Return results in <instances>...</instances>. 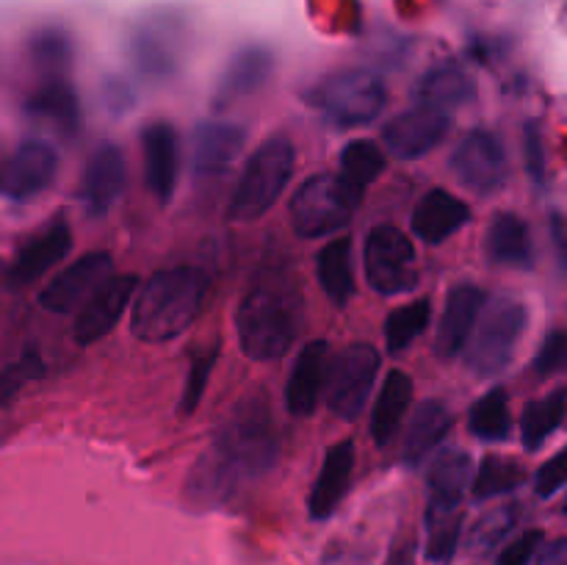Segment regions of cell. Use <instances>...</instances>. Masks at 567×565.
<instances>
[{
  "label": "cell",
  "instance_id": "obj_1",
  "mask_svg": "<svg viewBox=\"0 0 567 565\" xmlns=\"http://www.w3.org/2000/svg\"><path fill=\"white\" fill-rule=\"evenodd\" d=\"M305 325V299L288 264H260L244 297L238 299L236 330L244 355L277 360L293 347Z\"/></svg>",
  "mask_w": 567,
  "mask_h": 565
},
{
  "label": "cell",
  "instance_id": "obj_2",
  "mask_svg": "<svg viewBox=\"0 0 567 565\" xmlns=\"http://www.w3.org/2000/svg\"><path fill=\"white\" fill-rule=\"evenodd\" d=\"M208 294V277L194 266L155 271L138 291L131 332L144 343H166L194 325Z\"/></svg>",
  "mask_w": 567,
  "mask_h": 565
},
{
  "label": "cell",
  "instance_id": "obj_3",
  "mask_svg": "<svg viewBox=\"0 0 567 565\" xmlns=\"http://www.w3.org/2000/svg\"><path fill=\"white\" fill-rule=\"evenodd\" d=\"M208 446H214L244 482L266 474L280 458V432L266 399L249 397L238 402Z\"/></svg>",
  "mask_w": 567,
  "mask_h": 565
},
{
  "label": "cell",
  "instance_id": "obj_4",
  "mask_svg": "<svg viewBox=\"0 0 567 565\" xmlns=\"http://www.w3.org/2000/svg\"><path fill=\"white\" fill-rule=\"evenodd\" d=\"M293 175V144L288 136H269L244 164L241 177L236 183L227 219L255 222L275 208L277 199L286 192Z\"/></svg>",
  "mask_w": 567,
  "mask_h": 565
},
{
  "label": "cell",
  "instance_id": "obj_5",
  "mask_svg": "<svg viewBox=\"0 0 567 565\" xmlns=\"http://www.w3.org/2000/svg\"><path fill=\"white\" fill-rule=\"evenodd\" d=\"M360 188L343 175L308 177L291 197V227L299 238H324L343 230L360 205Z\"/></svg>",
  "mask_w": 567,
  "mask_h": 565
},
{
  "label": "cell",
  "instance_id": "obj_6",
  "mask_svg": "<svg viewBox=\"0 0 567 565\" xmlns=\"http://www.w3.org/2000/svg\"><path fill=\"white\" fill-rule=\"evenodd\" d=\"M385 100V83L371 70H360V66L332 72L313 92L316 109L338 127L369 125L382 114Z\"/></svg>",
  "mask_w": 567,
  "mask_h": 565
},
{
  "label": "cell",
  "instance_id": "obj_7",
  "mask_svg": "<svg viewBox=\"0 0 567 565\" xmlns=\"http://www.w3.org/2000/svg\"><path fill=\"white\" fill-rule=\"evenodd\" d=\"M526 327V308L513 297H493L482 308L468 341V366L474 374L493 377L513 360Z\"/></svg>",
  "mask_w": 567,
  "mask_h": 565
},
{
  "label": "cell",
  "instance_id": "obj_8",
  "mask_svg": "<svg viewBox=\"0 0 567 565\" xmlns=\"http://www.w3.org/2000/svg\"><path fill=\"white\" fill-rule=\"evenodd\" d=\"M365 277L369 286L382 297L408 294L419 286V260L415 247L393 225H377L365 238Z\"/></svg>",
  "mask_w": 567,
  "mask_h": 565
},
{
  "label": "cell",
  "instance_id": "obj_9",
  "mask_svg": "<svg viewBox=\"0 0 567 565\" xmlns=\"http://www.w3.org/2000/svg\"><path fill=\"white\" fill-rule=\"evenodd\" d=\"M380 374V352L371 343H352L330 363L327 374V408L341 421H354L369 404Z\"/></svg>",
  "mask_w": 567,
  "mask_h": 565
},
{
  "label": "cell",
  "instance_id": "obj_10",
  "mask_svg": "<svg viewBox=\"0 0 567 565\" xmlns=\"http://www.w3.org/2000/svg\"><path fill=\"white\" fill-rule=\"evenodd\" d=\"M186 50V25L175 14H150L133 28L127 53L147 78H172Z\"/></svg>",
  "mask_w": 567,
  "mask_h": 565
},
{
  "label": "cell",
  "instance_id": "obj_11",
  "mask_svg": "<svg viewBox=\"0 0 567 565\" xmlns=\"http://www.w3.org/2000/svg\"><path fill=\"white\" fill-rule=\"evenodd\" d=\"M452 172L465 188L491 197L507 183V153L496 133L476 127L468 131L452 153Z\"/></svg>",
  "mask_w": 567,
  "mask_h": 565
},
{
  "label": "cell",
  "instance_id": "obj_12",
  "mask_svg": "<svg viewBox=\"0 0 567 565\" xmlns=\"http://www.w3.org/2000/svg\"><path fill=\"white\" fill-rule=\"evenodd\" d=\"M114 275V260L109 253H89L83 258L72 260L66 269H61L48 286L39 291V305L50 314H72L83 308L86 299Z\"/></svg>",
  "mask_w": 567,
  "mask_h": 565
},
{
  "label": "cell",
  "instance_id": "obj_13",
  "mask_svg": "<svg viewBox=\"0 0 567 565\" xmlns=\"http://www.w3.org/2000/svg\"><path fill=\"white\" fill-rule=\"evenodd\" d=\"M449 127H452L449 111L432 109V105H413L382 127V142H385L388 153L396 155L399 161H415L432 153L446 138Z\"/></svg>",
  "mask_w": 567,
  "mask_h": 565
},
{
  "label": "cell",
  "instance_id": "obj_14",
  "mask_svg": "<svg viewBox=\"0 0 567 565\" xmlns=\"http://www.w3.org/2000/svg\"><path fill=\"white\" fill-rule=\"evenodd\" d=\"M55 172L59 153L42 138H25L3 164L0 192L11 199H31L55 181Z\"/></svg>",
  "mask_w": 567,
  "mask_h": 565
},
{
  "label": "cell",
  "instance_id": "obj_15",
  "mask_svg": "<svg viewBox=\"0 0 567 565\" xmlns=\"http://www.w3.org/2000/svg\"><path fill=\"white\" fill-rule=\"evenodd\" d=\"M127 183V164L125 155L116 144H97L94 153L89 155L86 166H83L81 186H78V197H81L83 208L92 216H103L120 203L122 192Z\"/></svg>",
  "mask_w": 567,
  "mask_h": 565
},
{
  "label": "cell",
  "instance_id": "obj_16",
  "mask_svg": "<svg viewBox=\"0 0 567 565\" xmlns=\"http://www.w3.org/2000/svg\"><path fill=\"white\" fill-rule=\"evenodd\" d=\"M136 286V275H111L78 310L75 341L81 347H89V343H97L100 338L109 336L131 305Z\"/></svg>",
  "mask_w": 567,
  "mask_h": 565
},
{
  "label": "cell",
  "instance_id": "obj_17",
  "mask_svg": "<svg viewBox=\"0 0 567 565\" xmlns=\"http://www.w3.org/2000/svg\"><path fill=\"white\" fill-rule=\"evenodd\" d=\"M142 161L147 192L161 205H166L172 199V194H175L177 172H181V142H177V131L169 122L158 120L144 125Z\"/></svg>",
  "mask_w": 567,
  "mask_h": 565
},
{
  "label": "cell",
  "instance_id": "obj_18",
  "mask_svg": "<svg viewBox=\"0 0 567 565\" xmlns=\"http://www.w3.org/2000/svg\"><path fill=\"white\" fill-rule=\"evenodd\" d=\"M485 308V294L474 282H460L449 291L441 314V327L435 336V352L441 358H457L468 347L474 327Z\"/></svg>",
  "mask_w": 567,
  "mask_h": 565
},
{
  "label": "cell",
  "instance_id": "obj_19",
  "mask_svg": "<svg viewBox=\"0 0 567 565\" xmlns=\"http://www.w3.org/2000/svg\"><path fill=\"white\" fill-rule=\"evenodd\" d=\"M72 249V230L64 219H55L44 227L42 233H37L33 238H28L25 244L17 253L14 264L9 269V282L11 286H31L39 277L48 275L53 266H59L61 260L70 255Z\"/></svg>",
  "mask_w": 567,
  "mask_h": 565
},
{
  "label": "cell",
  "instance_id": "obj_20",
  "mask_svg": "<svg viewBox=\"0 0 567 565\" xmlns=\"http://www.w3.org/2000/svg\"><path fill=\"white\" fill-rule=\"evenodd\" d=\"M327 374H330V347L327 341L305 343L293 363L291 377L286 386V408L297 419H308L316 413L321 393L327 388Z\"/></svg>",
  "mask_w": 567,
  "mask_h": 565
},
{
  "label": "cell",
  "instance_id": "obj_21",
  "mask_svg": "<svg viewBox=\"0 0 567 565\" xmlns=\"http://www.w3.org/2000/svg\"><path fill=\"white\" fill-rule=\"evenodd\" d=\"M271 70H275V53L264 44H247V48L236 50L221 72L219 86H216V109H230L233 103L264 89Z\"/></svg>",
  "mask_w": 567,
  "mask_h": 565
},
{
  "label": "cell",
  "instance_id": "obj_22",
  "mask_svg": "<svg viewBox=\"0 0 567 565\" xmlns=\"http://www.w3.org/2000/svg\"><path fill=\"white\" fill-rule=\"evenodd\" d=\"M247 133L241 125L221 120H205L194 127L192 164L197 175H225L241 155Z\"/></svg>",
  "mask_w": 567,
  "mask_h": 565
},
{
  "label": "cell",
  "instance_id": "obj_23",
  "mask_svg": "<svg viewBox=\"0 0 567 565\" xmlns=\"http://www.w3.org/2000/svg\"><path fill=\"white\" fill-rule=\"evenodd\" d=\"M354 471V441H338L327 449L324 465L313 482V491L308 496V513L313 521H327L343 502L352 485Z\"/></svg>",
  "mask_w": 567,
  "mask_h": 565
},
{
  "label": "cell",
  "instance_id": "obj_24",
  "mask_svg": "<svg viewBox=\"0 0 567 565\" xmlns=\"http://www.w3.org/2000/svg\"><path fill=\"white\" fill-rule=\"evenodd\" d=\"M471 222V208L446 188H430L413 210V233L424 244H441Z\"/></svg>",
  "mask_w": 567,
  "mask_h": 565
},
{
  "label": "cell",
  "instance_id": "obj_25",
  "mask_svg": "<svg viewBox=\"0 0 567 565\" xmlns=\"http://www.w3.org/2000/svg\"><path fill=\"white\" fill-rule=\"evenodd\" d=\"M452 430V410L441 399H424L410 419L402 443V460L408 465H419L435 452L443 438Z\"/></svg>",
  "mask_w": 567,
  "mask_h": 565
},
{
  "label": "cell",
  "instance_id": "obj_26",
  "mask_svg": "<svg viewBox=\"0 0 567 565\" xmlns=\"http://www.w3.org/2000/svg\"><path fill=\"white\" fill-rule=\"evenodd\" d=\"M485 253L491 264L507 269H529L532 266V236L526 222L518 214L502 210L491 219L485 236Z\"/></svg>",
  "mask_w": 567,
  "mask_h": 565
},
{
  "label": "cell",
  "instance_id": "obj_27",
  "mask_svg": "<svg viewBox=\"0 0 567 565\" xmlns=\"http://www.w3.org/2000/svg\"><path fill=\"white\" fill-rule=\"evenodd\" d=\"M410 399H413V377L402 369L388 371L385 382L377 393L374 413H371V438L377 441V446H388L396 438L410 410Z\"/></svg>",
  "mask_w": 567,
  "mask_h": 565
},
{
  "label": "cell",
  "instance_id": "obj_28",
  "mask_svg": "<svg viewBox=\"0 0 567 565\" xmlns=\"http://www.w3.org/2000/svg\"><path fill=\"white\" fill-rule=\"evenodd\" d=\"M426 541L424 554L430 563L449 565L460 548L463 537V502H446V499H430L426 504Z\"/></svg>",
  "mask_w": 567,
  "mask_h": 565
},
{
  "label": "cell",
  "instance_id": "obj_29",
  "mask_svg": "<svg viewBox=\"0 0 567 565\" xmlns=\"http://www.w3.org/2000/svg\"><path fill=\"white\" fill-rule=\"evenodd\" d=\"M413 94L419 100V105L452 111L457 105H465L468 100H474L476 86L463 66L437 64L419 78V86H415Z\"/></svg>",
  "mask_w": 567,
  "mask_h": 565
},
{
  "label": "cell",
  "instance_id": "obj_30",
  "mask_svg": "<svg viewBox=\"0 0 567 565\" xmlns=\"http://www.w3.org/2000/svg\"><path fill=\"white\" fill-rule=\"evenodd\" d=\"M28 114L48 122L61 133H75L81 125V105L66 78H44L42 86L28 97Z\"/></svg>",
  "mask_w": 567,
  "mask_h": 565
},
{
  "label": "cell",
  "instance_id": "obj_31",
  "mask_svg": "<svg viewBox=\"0 0 567 565\" xmlns=\"http://www.w3.org/2000/svg\"><path fill=\"white\" fill-rule=\"evenodd\" d=\"M316 277H319L321 291L327 294L336 308L352 299L354 294V271H352V242L347 236L332 238L330 244H324L316 258Z\"/></svg>",
  "mask_w": 567,
  "mask_h": 565
},
{
  "label": "cell",
  "instance_id": "obj_32",
  "mask_svg": "<svg viewBox=\"0 0 567 565\" xmlns=\"http://www.w3.org/2000/svg\"><path fill=\"white\" fill-rule=\"evenodd\" d=\"M567 413V393L554 391L548 397L535 399V402L526 404L524 415H520V438H524V446L529 452H537L543 443L551 438V432H557L563 427Z\"/></svg>",
  "mask_w": 567,
  "mask_h": 565
},
{
  "label": "cell",
  "instance_id": "obj_33",
  "mask_svg": "<svg viewBox=\"0 0 567 565\" xmlns=\"http://www.w3.org/2000/svg\"><path fill=\"white\" fill-rule=\"evenodd\" d=\"M471 480V458L463 449H446L432 460L430 469V499L463 502V493Z\"/></svg>",
  "mask_w": 567,
  "mask_h": 565
},
{
  "label": "cell",
  "instance_id": "obj_34",
  "mask_svg": "<svg viewBox=\"0 0 567 565\" xmlns=\"http://www.w3.org/2000/svg\"><path fill=\"white\" fill-rule=\"evenodd\" d=\"M468 430L480 441H507L513 430V415H509L507 393L502 388H493L471 408Z\"/></svg>",
  "mask_w": 567,
  "mask_h": 565
},
{
  "label": "cell",
  "instance_id": "obj_35",
  "mask_svg": "<svg viewBox=\"0 0 567 565\" xmlns=\"http://www.w3.org/2000/svg\"><path fill=\"white\" fill-rule=\"evenodd\" d=\"M526 471L524 465L515 463L513 458H498V454H487L482 460L480 471L474 476V499L485 502V499L504 496V493H513L515 487L524 485Z\"/></svg>",
  "mask_w": 567,
  "mask_h": 565
},
{
  "label": "cell",
  "instance_id": "obj_36",
  "mask_svg": "<svg viewBox=\"0 0 567 565\" xmlns=\"http://www.w3.org/2000/svg\"><path fill=\"white\" fill-rule=\"evenodd\" d=\"M385 172V153L371 138H354L341 153V175L363 192Z\"/></svg>",
  "mask_w": 567,
  "mask_h": 565
},
{
  "label": "cell",
  "instance_id": "obj_37",
  "mask_svg": "<svg viewBox=\"0 0 567 565\" xmlns=\"http://www.w3.org/2000/svg\"><path fill=\"white\" fill-rule=\"evenodd\" d=\"M432 319L430 299H419V302H410L404 308L393 310L385 321V343L388 352H404L421 332L426 330Z\"/></svg>",
  "mask_w": 567,
  "mask_h": 565
},
{
  "label": "cell",
  "instance_id": "obj_38",
  "mask_svg": "<svg viewBox=\"0 0 567 565\" xmlns=\"http://www.w3.org/2000/svg\"><path fill=\"white\" fill-rule=\"evenodd\" d=\"M216 358H219V347H216V343H210V347H203L194 352L192 369H188V377H186V388H183L181 415H192L194 410L199 408L205 386H208V377L216 366Z\"/></svg>",
  "mask_w": 567,
  "mask_h": 565
},
{
  "label": "cell",
  "instance_id": "obj_39",
  "mask_svg": "<svg viewBox=\"0 0 567 565\" xmlns=\"http://www.w3.org/2000/svg\"><path fill=\"white\" fill-rule=\"evenodd\" d=\"M515 518H518L515 507H496V510H491L487 515H482L468 535L471 552L487 554L493 546H498V543H502V537L515 526Z\"/></svg>",
  "mask_w": 567,
  "mask_h": 565
},
{
  "label": "cell",
  "instance_id": "obj_40",
  "mask_svg": "<svg viewBox=\"0 0 567 565\" xmlns=\"http://www.w3.org/2000/svg\"><path fill=\"white\" fill-rule=\"evenodd\" d=\"M33 61L42 66L48 78H64L66 66H70V42L64 33H42L33 42Z\"/></svg>",
  "mask_w": 567,
  "mask_h": 565
},
{
  "label": "cell",
  "instance_id": "obj_41",
  "mask_svg": "<svg viewBox=\"0 0 567 565\" xmlns=\"http://www.w3.org/2000/svg\"><path fill=\"white\" fill-rule=\"evenodd\" d=\"M42 371H44V366L37 355H25L22 360L11 363L9 369L0 371V408H3V404H9L11 399L17 397V391H20L25 382H31L33 377L42 374Z\"/></svg>",
  "mask_w": 567,
  "mask_h": 565
},
{
  "label": "cell",
  "instance_id": "obj_42",
  "mask_svg": "<svg viewBox=\"0 0 567 565\" xmlns=\"http://www.w3.org/2000/svg\"><path fill=\"white\" fill-rule=\"evenodd\" d=\"M567 369V330H551L543 338L535 358V371L540 377L559 374Z\"/></svg>",
  "mask_w": 567,
  "mask_h": 565
},
{
  "label": "cell",
  "instance_id": "obj_43",
  "mask_svg": "<svg viewBox=\"0 0 567 565\" xmlns=\"http://www.w3.org/2000/svg\"><path fill=\"white\" fill-rule=\"evenodd\" d=\"M567 485V446L559 449L551 460L537 469L535 474V491L540 499H551Z\"/></svg>",
  "mask_w": 567,
  "mask_h": 565
},
{
  "label": "cell",
  "instance_id": "obj_44",
  "mask_svg": "<svg viewBox=\"0 0 567 565\" xmlns=\"http://www.w3.org/2000/svg\"><path fill=\"white\" fill-rule=\"evenodd\" d=\"M524 158L535 186H543L546 183V150H543V133L535 122H529L524 131Z\"/></svg>",
  "mask_w": 567,
  "mask_h": 565
},
{
  "label": "cell",
  "instance_id": "obj_45",
  "mask_svg": "<svg viewBox=\"0 0 567 565\" xmlns=\"http://www.w3.org/2000/svg\"><path fill=\"white\" fill-rule=\"evenodd\" d=\"M540 546H543L540 530L524 532V535L515 537V541L504 548L496 565H529L532 559L537 557V552H540Z\"/></svg>",
  "mask_w": 567,
  "mask_h": 565
},
{
  "label": "cell",
  "instance_id": "obj_46",
  "mask_svg": "<svg viewBox=\"0 0 567 565\" xmlns=\"http://www.w3.org/2000/svg\"><path fill=\"white\" fill-rule=\"evenodd\" d=\"M385 565H415V541L413 537H399L391 546Z\"/></svg>",
  "mask_w": 567,
  "mask_h": 565
},
{
  "label": "cell",
  "instance_id": "obj_47",
  "mask_svg": "<svg viewBox=\"0 0 567 565\" xmlns=\"http://www.w3.org/2000/svg\"><path fill=\"white\" fill-rule=\"evenodd\" d=\"M537 565H567V537H557L537 552Z\"/></svg>",
  "mask_w": 567,
  "mask_h": 565
},
{
  "label": "cell",
  "instance_id": "obj_48",
  "mask_svg": "<svg viewBox=\"0 0 567 565\" xmlns=\"http://www.w3.org/2000/svg\"><path fill=\"white\" fill-rule=\"evenodd\" d=\"M551 238H554V247H557L559 266H563L567 275V225L559 214L551 216Z\"/></svg>",
  "mask_w": 567,
  "mask_h": 565
},
{
  "label": "cell",
  "instance_id": "obj_49",
  "mask_svg": "<svg viewBox=\"0 0 567 565\" xmlns=\"http://www.w3.org/2000/svg\"><path fill=\"white\" fill-rule=\"evenodd\" d=\"M565 515H567V504H565Z\"/></svg>",
  "mask_w": 567,
  "mask_h": 565
},
{
  "label": "cell",
  "instance_id": "obj_50",
  "mask_svg": "<svg viewBox=\"0 0 567 565\" xmlns=\"http://www.w3.org/2000/svg\"><path fill=\"white\" fill-rule=\"evenodd\" d=\"M0 172H3V166H0Z\"/></svg>",
  "mask_w": 567,
  "mask_h": 565
}]
</instances>
